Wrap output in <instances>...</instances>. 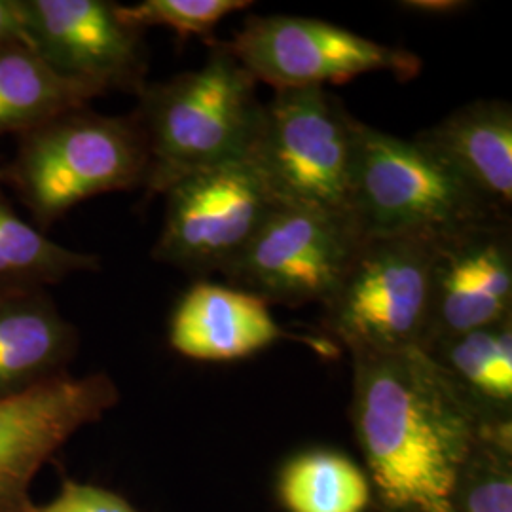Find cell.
I'll return each instance as SVG.
<instances>
[{
    "label": "cell",
    "mask_w": 512,
    "mask_h": 512,
    "mask_svg": "<svg viewBox=\"0 0 512 512\" xmlns=\"http://www.w3.org/2000/svg\"><path fill=\"white\" fill-rule=\"evenodd\" d=\"M351 425L380 512H450L488 414L423 349L353 355Z\"/></svg>",
    "instance_id": "cell-1"
},
{
    "label": "cell",
    "mask_w": 512,
    "mask_h": 512,
    "mask_svg": "<svg viewBox=\"0 0 512 512\" xmlns=\"http://www.w3.org/2000/svg\"><path fill=\"white\" fill-rule=\"evenodd\" d=\"M200 69L154 82L133 112L148 148L147 188H165L192 171L245 160L255 145L264 103L249 73L224 42L211 40Z\"/></svg>",
    "instance_id": "cell-2"
},
{
    "label": "cell",
    "mask_w": 512,
    "mask_h": 512,
    "mask_svg": "<svg viewBox=\"0 0 512 512\" xmlns=\"http://www.w3.org/2000/svg\"><path fill=\"white\" fill-rule=\"evenodd\" d=\"M148 148L135 114L69 110L19 135L14 160L0 167L42 232L90 198L147 184Z\"/></svg>",
    "instance_id": "cell-3"
},
{
    "label": "cell",
    "mask_w": 512,
    "mask_h": 512,
    "mask_svg": "<svg viewBox=\"0 0 512 512\" xmlns=\"http://www.w3.org/2000/svg\"><path fill=\"white\" fill-rule=\"evenodd\" d=\"M361 124L327 88L279 90L264 103L247 160L277 205L355 220Z\"/></svg>",
    "instance_id": "cell-4"
},
{
    "label": "cell",
    "mask_w": 512,
    "mask_h": 512,
    "mask_svg": "<svg viewBox=\"0 0 512 512\" xmlns=\"http://www.w3.org/2000/svg\"><path fill=\"white\" fill-rule=\"evenodd\" d=\"M353 217L365 238L439 241L461 230L511 222L418 139L361 124Z\"/></svg>",
    "instance_id": "cell-5"
},
{
    "label": "cell",
    "mask_w": 512,
    "mask_h": 512,
    "mask_svg": "<svg viewBox=\"0 0 512 512\" xmlns=\"http://www.w3.org/2000/svg\"><path fill=\"white\" fill-rule=\"evenodd\" d=\"M435 243L365 238L336 293L325 329L353 355L423 348L431 321Z\"/></svg>",
    "instance_id": "cell-6"
},
{
    "label": "cell",
    "mask_w": 512,
    "mask_h": 512,
    "mask_svg": "<svg viewBox=\"0 0 512 512\" xmlns=\"http://www.w3.org/2000/svg\"><path fill=\"white\" fill-rule=\"evenodd\" d=\"M363 232L349 217L275 205L220 275L268 304H325L357 255Z\"/></svg>",
    "instance_id": "cell-7"
},
{
    "label": "cell",
    "mask_w": 512,
    "mask_h": 512,
    "mask_svg": "<svg viewBox=\"0 0 512 512\" xmlns=\"http://www.w3.org/2000/svg\"><path fill=\"white\" fill-rule=\"evenodd\" d=\"M164 196V226L152 256L196 277L220 274L277 205L247 158L192 171Z\"/></svg>",
    "instance_id": "cell-8"
},
{
    "label": "cell",
    "mask_w": 512,
    "mask_h": 512,
    "mask_svg": "<svg viewBox=\"0 0 512 512\" xmlns=\"http://www.w3.org/2000/svg\"><path fill=\"white\" fill-rule=\"evenodd\" d=\"M226 48L255 76L279 90H306L340 84L361 74L389 71L412 78L418 55L385 46L323 19L255 16Z\"/></svg>",
    "instance_id": "cell-9"
},
{
    "label": "cell",
    "mask_w": 512,
    "mask_h": 512,
    "mask_svg": "<svg viewBox=\"0 0 512 512\" xmlns=\"http://www.w3.org/2000/svg\"><path fill=\"white\" fill-rule=\"evenodd\" d=\"M109 0H21L29 44L55 71L88 88L139 93L147 86L143 33Z\"/></svg>",
    "instance_id": "cell-10"
},
{
    "label": "cell",
    "mask_w": 512,
    "mask_h": 512,
    "mask_svg": "<svg viewBox=\"0 0 512 512\" xmlns=\"http://www.w3.org/2000/svg\"><path fill=\"white\" fill-rule=\"evenodd\" d=\"M120 401L112 378L69 372L25 393L0 399V512H29L38 471Z\"/></svg>",
    "instance_id": "cell-11"
},
{
    "label": "cell",
    "mask_w": 512,
    "mask_h": 512,
    "mask_svg": "<svg viewBox=\"0 0 512 512\" xmlns=\"http://www.w3.org/2000/svg\"><path fill=\"white\" fill-rule=\"evenodd\" d=\"M511 315V222H488L435 241L431 321L421 349Z\"/></svg>",
    "instance_id": "cell-12"
},
{
    "label": "cell",
    "mask_w": 512,
    "mask_h": 512,
    "mask_svg": "<svg viewBox=\"0 0 512 512\" xmlns=\"http://www.w3.org/2000/svg\"><path fill=\"white\" fill-rule=\"evenodd\" d=\"M291 334L270 304L232 285L198 281L169 319V346L192 361L226 363L253 357Z\"/></svg>",
    "instance_id": "cell-13"
},
{
    "label": "cell",
    "mask_w": 512,
    "mask_h": 512,
    "mask_svg": "<svg viewBox=\"0 0 512 512\" xmlns=\"http://www.w3.org/2000/svg\"><path fill=\"white\" fill-rule=\"evenodd\" d=\"M503 217L512 207V107L482 99L416 137Z\"/></svg>",
    "instance_id": "cell-14"
},
{
    "label": "cell",
    "mask_w": 512,
    "mask_h": 512,
    "mask_svg": "<svg viewBox=\"0 0 512 512\" xmlns=\"http://www.w3.org/2000/svg\"><path fill=\"white\" fill-rule=\"evenodd\" d=\"M78 330L48 291L0 296V399L67 374Z\"/></svg>",
    "instance_id": "cell-15"
},
{
    "label": "cell",
    "mask_w": 512,
    "mask_h": 512,
    "mask_svg": "<svg viewBox=\"0 0 512 512\" xmlns=\"http://www.w3.org/2000/svg\"><path fill=\"white\" fill-rule=\"evenodd\" d=\"M95 93L57 73L27 42L0 50V137L21 135L69 110L84 109Z\"/></svg>",
    "instance_id": "cell-16"
},
{
    "label": "cell",
    "mask_w": 512,
    "mask_h": 512,
    "mask_svg": "<svg viewBox=\"0 0 512 512\" xmlns=\"http://www.w3.org/2000/svg\"><path fill=\"white\" fill-rule=\"evenodd\" d=\"M423 351L488 414L512 416V315Z\"/></svg>",
    "instance_id": "cell-17"
},
{
    "label": "cell",
    "mask_w": 512,
    "mask_h": 512,
    "mask_svg": "<svg viewBox=\"0 0 512 512\" xmlns=\"http://www.w3.org/2000/svg\"><path fill=\"white\" fill-rule=\"evenodd\" d=\"M277 499L287 512H366L374 505L365 471L329 448L289 459L279 471Z\"/></svg>",
    "instance_id": "cell-18"
},
{
    "label": "cell",
    "mask_w": 512,
    "mask_h": 512,
    "mask_svg": "<svg viewBox=\"0 0 512 512\" xmlns=\"http://www.w3.org/2000/svg\"><path fill=\"white\" fill-rule=\"evenodd\" d=\"M97 268L99 256L55 243L0 198V296L46 291L71 275Z\"/></svg>",
    "instance_id": "cell-19"
},
{
    "label": "cell",
    "mask_w": 512,
    "mask_h": 512,
    "mask_svg": "<svg viewBox=\"0 0 512 512\" xmlns=\"http://www.w3.org/2000/svg\"><path fill=\"white\" fill-rule=\"evenodd\" d=\"M450 512H512V416L484 423L456 476Z\"/></svg>",
    "instance_id": "cell-20"
},
{
    "label": "cell",
    "mask_w": 512,
    "mask_h": 512,
    "mask_svg": "<svg viewBox=\"0 0 512 512\" xmlns=\"http://www.w3.org/2000/svg\"><path fill=\"white\" fill-rule=\"evenodd\" d=\"M245 0H143L118 8L122 19L145 31L147 27H165L179 38L211 37L220 21L234 12L247 10Z\"/></svg>",
    "instance_id": "cell-21"
},
{
    "label": "cell",
    "mask_w": 512,
    "mask_h": 512,
    "mask_svg": "<svg viewBox=\"0 0 512 512\" xmlns=\"http://www.w3.org/2000/svg\"><path fill=\"white\" fill-rule=\"evenodd\" d=\"M29 512H137L122 495L101 486L65 480L52 501L35 505Z\"/></svg>",
    "instance_id": "cell-22"
},
{
    "label": "cell",
    "mask_w": 512,
    "mask_h": 512,
    "mask_svg": "<svg viewBox=\"0 0 512 512\" xmlns=\"http://www.w3.org/2000/svg\"><path fill=\"white\" fill-rule=\"evenodd\" d=\"M14 42L29 44L21 0H0V50Z\"/></svg>",
    "instance_id": "cell-23"
},
{
    "label": "cell",
    "mask_w": 512,
    "mask_h": 512,
    "mask_svg": "<svg viewBox=\"0 0 512 512\" xmlns=\"http://www.w3.org/2000/svg\"><path fill=\"white\" fill-rule=\"evenodd\" d=\"M399 6L403 10H410L416 14L446 16V14H456L459 10H465L471 4L461 2V0H408V2H401Z\"/></svg>",
    "instance_id": "cell-24"
}]
</instances>
